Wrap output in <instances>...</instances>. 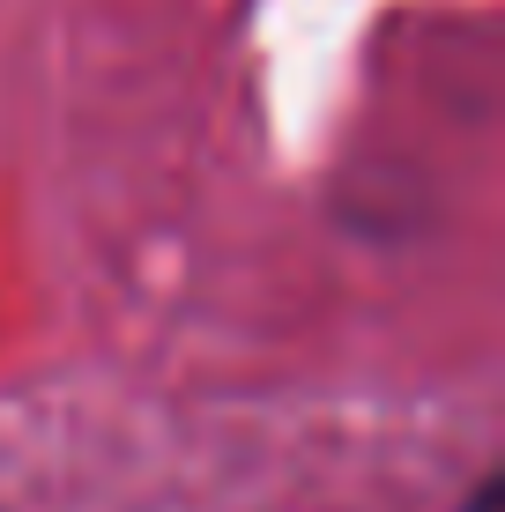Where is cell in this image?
I'll list each match as a JSON object with an SVG mask.
<instances>
[{"label": "cell", "mask_w": 505, "mask_h": 512, "mask_svg": "<svg viewBox=\"0 0 505 512\" xmlns=\"http://www.w3.org/2000/svg\"><path fill=\"white\" fill-rule=\"evenodd\" d=\"M468 512H498V475H483L476 498H468Z\"/></svg>", "instance_id": "obj_1"}]
</instances>
